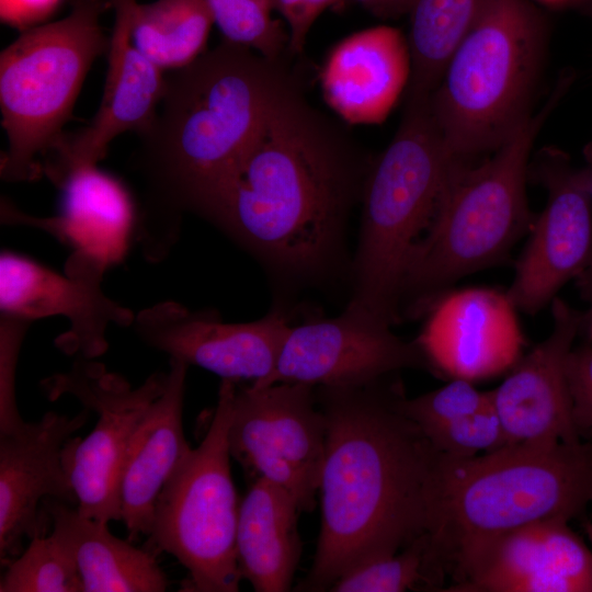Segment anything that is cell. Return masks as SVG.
Instances as JSON below:
<instances>
[{
	"mask_svg": "<svg viewBox=\"0 0 592 592\" xmlns=\"http://www.w3.org/2000/svg\"><path fill=\"white\" fill-rule=\"evenodd\" d=\"M390 327L348 307L339 317L291 327L274 371L252 385L352 387L429 366L418 342L400 339Z\"/></svg>",
	"mask_w": 592,
	"mask_h": 592,
	"instance_id": "5bb4252c",
	"label": "cell"
},
{
	"mask_svg": "<svg viewBox=\"0 0 592 592\" xmlns=\"http://www.w3.org/2000/svg\"><path fill=\"white\" fill-rule=\"evenodd\" d=\"M300 512L284 488L264 479L252 481L240 502L237 557L241 578L257 592L289 591L301 554L297 530Z\"/></svg>",
	"mask_w": 592,
	"mask_h": 592,
	"instance_id": "d4e9b609",
	"label": "cell"
},
{
	"mask_svg": "<svg viewBox=\"0 0 592 592\" xmlns=\"http://www.w3.org/2000/svg\"><path fill=\"white\" fill-rule=\"evenodd\" d=\"M107 8V0H75L66 16L21 32L1 52L0 109L9 143L0 161L4 181L43 174L90 67L109 49L100 23Z\"/></svg>",
	"mask_w": 592,
	"mask_h": 592,
	"instance_id": "ba28073f",
	"label": "cell"
},
{
	"mask_svg": "<svg viewBox=\"0 0 592 592\" xmlns=\"http://www.w3.org/2000/svg\"><path fill=\"white\" fill-rule=\"evenodd\" d=\"M5 567L0 592H83L72 557L52 533L31 538Z\"/></svg>",
	"mask_w": 592,
	"mask_h": 592,
	"instance_id": "f1b7e54d",
	"label": "cell"
},
{
	"mask_svg": "<svg viewBox=\"0 0 592 592\" xmlns=\"http://www.w3.org/2000/svg\"><path fill=\"white\" fill-rule=\"evenodd\" d=\"M591 502L592 442L508 444L470 458L441 453L428 534L433 562L456 584L501 535L570 521Z\"/></svg>",
	"mask_w": 592,
	"mask_h": 592,
	"instance_id": "277c9868",
	"label": "cell"
},
{
	"mask_svg": "<svg viewBox=\"0 0 592 592\" xmlns=\"http://www.w3.org/2000/svg\"><path fill=\"white\" fill-rule=\"evenodd\" d=\"M361 159L348 134L293 81L197 214L262 260L314 273L330 260L362 194L367 173Z\"/></svg>",
	"mask_w": 592,
	"mask_h": 592,
	"instance_id": "7a4b0ae2",
	"label": "cell"
},
{
	"mask_svg": "<svg viewBox=\"0 0 592 592\" xmlns=\"http://www.w3.org/2000/svg\"><path fill=\"white\" fill-rule=\"evenodd\" d=\"M237 383L221 379L204 439L171 475L155 506L149 543L153 553L172 555L186 569L182 591L236 592L242 580L236 543L240 502L228 443Z\"/></svg>",
	"mask_w": 592,
	"mask_h": 592,
	"instance_id": "9c48e42d",
	"label": "cell"
},
{
	"mask_svg": "<svg viewBox=\"0 0 592 592\" xmlns=\"http://www.w3.org/2000/svg\"><path fill=\"white\" fill-rule=\"evenodd\" d=\"M568 520L533 522L490 543L447 592H592V548Z\"/></svg>",
	"mask_w": 592,
	"mask_h": 592,
	"instance_id": "ffe728a7",
	"label": "cell"
},
{
	"mask_svg": "<svg viewBox=\"0 0 592 592\" xmlns=\"http://www.w3.org/2000/svg\"><path fill=\"white\" fill-rule=\"evenodd\" d=\"M384 378L317 387L326 419L321 527L298 591H329L351 569L429 534L441 452L402 411L400 385Z\"/></svg>",
	"mask_w": 592,
	"mask_h": 592,
	"instance_id": "6da1fadb",
	"label": "cell"
},
{
	"mask_svg": "<svg viewBox=\"0 0 592 592\" xmlns=\"http://www.w3.org/2000/svg\"><path fill=\"white\" fill-rule=\"evenodd\" d=\"M424 433L437 451L453 458H470L506 445L492 399L486 407Z\"/></svg>",
	"mask_w": 592,
	"mask_h": 592,
	"instance_id": "4dcf8cb0",
	"label": "cell"
},
{
	"mask_svg": "<svg viewBox=\"0 0 592 592\" xmlns=\"http://www.w3.org/2000/svg\"><path fill=\"white\" fill-rule=\"evenodd\" d=\"M31 322L0 316V434L22 426L15 399V371L24 335Z\"/></svg>",
	"mask_w": 592,
	"mask_h": 592,
	"instance_id": "d6a6232c",
	"label": "cell"
},
{
	"mask_svg": "<svg viewBox=\"0 0 592 592\" xmlns=\"http://www.w3.org/2000/svg\"><path fill=\"white\" fill-rule=\"evenodd\" d=\"M547 39L533 0H482L430 96L458 160L493 152L533 114Z\"/></svg>",
	"mask_w": 592,
	"mask_h": 592,
	"instance_id": "8992f818",
	"label": "cell"
},
{
	"mask_svg": "<svg viewBox=\"0 0 592 592\" xmlns=\"http://www.w3.org/2000/svg\"><path fill=\"white\" fill-rule=\"evenodd\" d=\"M582 168L584 169L589 179L592 193V143L585 146L584 164L582 166ZM580 278L583 297L589 304L588 314L585 315V325L588 327V333L592 339V252L590 261Z\"/></svg>",
	"mask_w": 592,
	"mask_h": 592,
	"instance_id": "8d00e7d4",
	"label": "cell"
},
{
	"mask_svg": "<svg viewBox=\"0 0 592 592\" xmlns=\"http://www.w3.org/2000/svg\"><path fill=\"white\" fill-rule=\"evenodd\" d=\"M167 377L166 372L155 373L133 388L123 376L83 357L67 373L41 382L48 399L71 395L98 415L86 437L69 439L62 449L82 515L105 523L121 521V481L127 449L146 410L164 390Z\"/></svg>",
	"mask_w": 592,
	"mask_h": 592,
	"instance_id": "30bf717a",
	"label": "cell"
},
{
	"mask_svg": "<svg viewBox=\"0 0 592 592\" xmlns=\"http://www.w3.org/2000/svg\"><path fill=\"white\" fill-rule=\"evenodd\" d=\"M213 24L204 0L137 1L130 38L161 71H174L189 66L205 52Z\"/></svg>",
	"mask_w": 592,
	"mask_h": 592,
	"instance_id": "484cf974",
	"label": "cell"
},
{
	"mask_svg": "<svg viewBox=\"0 0 592 592\" xmlns=\"http://www.w3.org/2000/svg\"><path fill=\"white\" fill-rule=\"evenodd\" d=\"M189 365L170 357L164 390L146 410L130 440L121 481V521L130 542L149 536L164 485L191 452L183 429Z\"/></svg>",
	"mask_w": 592,
	"mask_h": 592,
	"instance_id": "603a6c76",
	"label": "cell"
},
{
	"mask_svg": "<svg viewBox=\"0 0 592 592\" xmlns=\"http://www.w3.org/2000/svg\"><path fill=\"white\" fill-rule=\"evenodd\" d=\"M292 82L280 60L225 39L166 76L133 156L144 184L136 237L148 261L168 257L184 213L200 212Z\"/></svg>",
	"mask_w": 592,
	"mask_h": 592,
	"instance_id": "3957f363",
	"label": "cell"
},
{
	"mask_svg": "<svg viewBox=\"0 0 592 592\" xmlns=\"http://www.w3.org/2000/svg\"><path fill=\"white\" fill-rule=\"evenodd\" d=\"M407 37L390 25L353 33L330 52L320 72L327 104L350 124L382 123L407 91Z\"/></svg>",
	"mask_w": 592,
	"mask_h": 592,
	"instance_id": "44dd1931",
	"label": "cell"
},
{
	"mask_svg": "<svg viewBox=\"0 0 592 592\" xmlns=\"http://www.w3.org/2000/svg\"><path fill=\"white\" fill-rule=\"evenodd\" d=\"M550 305L548 337L521 356L490 391L506 445L581 441L573 421L567 361L585 316L558 296Z\"/></svg>",
	"mask_w": 592,
	"mask_h": 592,
	"instance_id": "ac0fdd59",
	"label": "cell"
},
{
	"mask_svg": "<svg viewBox=\"0 0 592 592\" xmlns=\"http://www.w3.org/2000/svg\"><path fill=\"white\" fill-rule=\"evenodd\" d=\"M592 7V5H591Z\"/></svg>",
	"mask_w": 592,
	"mask_h": 592,
	"instance_id": "60d3db41",
	"label": "cell"
},
{
	"mask_svg": "<svg viewBox=\"0 0 592 592\" xmlns=\"http://www.w3.org/2000/svg\"><path fill=\"white\" fill-rule=\"evenodd\" d=\"M584 528H585V533H587V535H588V537H589V539H590V542L592 544V522L585 523Z\"/></svg>",
	"mask_w": 592,
	"mask_h": 592,
	"instance_id": "ab89813d",
	"label": "cell"
},
{
	"mask_svg": "<svg viewBox=\"0 0 592 592\" xmlns=\"http://www.w3.org/2000/svg\"><path fill=\"white\" fill-rule=\"evenodd\" d=\"M561 79L544 106L533 113L480 163L457 161L445 182L432 219L410 255L400 292L414 306L462 277L505 260L533 223L526 197L535 139L568 86Z\"/></svg>",
	"mask_w": 592,
	"mask_h": 592,
	"instance_id": "5b68a950",
	"label": "cell"
},
{
	"mask_svg": "<svg viewBox=\"0 0 592 592\" xmlns=\"http://www.w3.org/2000/svg\"><path fill=\"white\" fill-rule=\"evenodd\" d=\"M378 18L391 19L407 14L409 0H356Z\"/></svg>",
	"mask_w": 592,
	"mask_h": 592,
	"instance_id": "74e56055",
	"label": "cell"
},
{
	"mask_svg": "<svg viewBox=\"0 0 592 592\" xmlns=\"http://www.w3.org/2000/svg\"><path fill=\"white\" fill-rule=\"evenodd\" d=\"M132 327L147 346L172 358L221 379L252 383L272 374L291 328L277 310L251 322H223L215 311H192L172 300L140 310Z\"/></svg>",
	"mask_w": 592,
	"mask_h": 592,
	"instance_id": "9a60e30c",
	"label": "cell"
},
{
	"mask_svg": "<svg viewBox=\"0 0 592 592\" xmlns=\"http://www.w3.org/2000/svg\"><path fill=\"white\" fill-rule=\"evenodd\" d=\"M314 389L301 383H237L228 432L230 455L247 476L284 488L300 511L316 505L325 459L326 419Z\"/></svg>",
	"mask_w": 592,
	"mask_h": 592,
	"instance_id": "8fae6325",
	"label": "cell"
},
{
	"mask_svg": "<svg viewBox=\"0 0 592 592\" xmlns=\"http://www.w3.org/2000/svg\"><path fill=\"white\" fill-rule=\"evenodd\" d=\"M506 293L474 287L445 294L431 308L415 340L429 366L471 383L510 371L523 335Z\"/></svg>",
	"mask_w": 592,
	"mask_h": 592,
	"instance_id": "d6986e66",
	"label": "cell"
},
{
	"mask_svg": "<svg viewBox=\"0 0 592 592\" xmlns=\"http://www.w3.org/2000/svg\"><path fill=\"white\" fill-rule=\"evenodd\" d=\"M567 376L574 424L581 434L592 429V346L573 348L567 361Z\"/></svg>",
	"mask_w": 592,
	"mask_h": 592,
	"instance_id": "836d02e7",
	"label": "cell"
},
{
	"mask_svg": "<svg viewBox=\"0 0 592 592\" xmlns=\"http://www.w3.org/2000/svg\"><path fill=\"white\" fill-rule=\"evenodd\" d=\"M444 579L437 572L423 535L395 555L362 563L340 577L332 592L442 591Z\"/></svg>",
	"mask_w": 592,
	"mask_h": 592,
	"instance_id": "83f0119b",
	"label": "cell"
},
{
	"mask_svg": "<svg viewBox=\"0 0 592 592\" xmlns=\"http://www.w3.org/2000/svg\"><path fill=\"white\" fill-rule=\"evenodd\" d=\"M52 534L72 557L83 592H162L169 581L152 550L114 536L109 523L57 499L42 504Z\"/></svg>",
	"mask_w": 592,
	"mask_h": 592,
	"instance_id": "cb8c5ba5",
	"label": "cell"
},
{
	"mask_svg": "<svg viewBox=\"0 0 592 592\" xmlns=\"http://www.w3.org/2000/svg\"><path fill=\"white\" fill-rule=\"evenodd\" d=\"M400 125L369 166L362 189V225L348 308L391 326L400 312L405 272L458 160L429 98L406 99Z\"/></svg>",
	"mask_w": 592,
	"mask_h": 592,
	"instance_id": "52a82bcc",
	"label": "cell"
},
{
	"mask_svg": "<svg viewBox=\"0 0 592 592\" xmlns=\"http://www.w3.org/2000/svg\"><path fill=\"white\" fill-rule=\"evenodd\" d=\"M482 0H409L411 76L407 96H430Z\"/></svg>",
	"mask_w": 592,
	"mask_h": 592,
	"instance_id": "4316f807",
	"label": "cell"
},
{
	"mask_svg": "<svg viewBox=\"0 0 592 592\" xmlns=\"http://www.w3.org/2000/svg\"><path fill=\"white\" fill-rule=\"evenodd\" d=\"M56 186L61 193L56 216H30L2 200L1 221L42 229L107 266L119 262L137 218L126 187L96 164L70 170Z\"/></svg>",
	"mask_w": 592,
	"mask_h": 592,
	"instance_id": "7402d4cb",
	"label": "cell"
},
{
	"mask_svg": "<svg viewBox=\"0 0 592 592\" xmlns=\"http://www.w3.org/2000/svg\"><path fill=\"white\" fill-rule=\"evenodd\" d=\"M114 10L107 71L100 107L90 124L64 134L43 161L55 184L70 170L102 160L111 141L125 132L140 134L151 123L163 95L166 76L133 44L130 25L137 0H107Z\"/></svg>",
	"mask_w": 592,
	"mask_h": 592,
	"instance_id": "e0dca14e",
	"label": "cell"
},
{
	"mask_svg": "<svg viewBox=\"0 0 592 592\" xmlns=\"http://www.w3.org/2000/svg\"><path fill=\"white\" fill-rule=\"evenodd\" d=\"M343 0H273L274 11L283 18L287 26L288 46L291 53L303 52L307 35L318 19L327 9L341 3Z\"/></svg>",
	"mask_w": 592,
	"mask_h": 592,
	"instance_id": "e575fe53",
	"label": "cell"
},
{
	"mask_svg": "<svg viewBox=\"0 0 592 592\" xmlns=\"http://www.w3.org/2000/svg\"><path fill=\"white\" fill-rule=\"evenodd\" d=\"M65 0H0V18L21 32L46 23Z\"/></svg>",
	"mask_w": 592,
	"mask_h": 592,
	"instance_id": "d590c367",
	"label": "cell"
},
{
	"mask_svg": "<svg viewBox=\"0 0 592 592\" xmlns=\"http://www.w3.org/2000/svg\"><path fill=\"white\" fill-rule=\"evenodd\" d=\"M224 39L280 60L288 34L276 21L273 0H204Z\"/></svg>",
	"mask_w": 592,
	"mask_h": 592,
	"instance_id": "f546056e",
	"label": "cell"
},
{
	"mask_svg": "<svg viewBox=\"0 0 592 592\" xmlns=\"http://www.w3.org/2000/svg\"><path fill=\"white\" fill-rule=\"evenodd\" d=\"M47 411L39 420L0 434V560L23 551V542L46 535L50 526L42 504L57 499L77 506V496L62 460V449L88 421Z\"/></svg>",
	"mask_w": 592,
	"mask_h": 592,
	"instance_id": "2e32d148",
	"label": "cell"
},
{
	"mask_svg": "<svg viewBox=\"0 0 592 592\" xmlns=\"http://www.w3.org/2000/svg\"><path fill=\"white\" fill-rule=\"evenodd\" d=\"M528 180L547 192L533 219L506 295L519 310L534 315L584 272L592 252V193L582 167L559 149L540 150L528 166Z\"/></svg>",
	"mask_w": 592,
	"mask_h": 592,
	"instance_id": "7c38bea8",
	"label": "cell"
},
{
	"mask_svg": "<svg viewBox=\"0 0 592 592\" xmlns=\"http://www.w3.org/2000/svg\"><path fill=\"white\" fill-rule=\"evenodd\" d=\"M109 266L73 250L60 274L25 255L4 250L0 254V316L33 322L62 316L70 322L56 346L66 354L93 360L109 349L110 325L129 327L135 314L103 292Z\"/></svg>",
	"mask_w": 592,
	"mask_h": 592,
	"instance_id": "4fadbf2b",
	"label": "cell"
},
{
	"mask_svg": "<svg viewBox=\"0 0 592 592\" xmlns=\"http://www.w3.org/2000/svg\"><path fill=\"white\" fill-rule=\"evenodd\" d=\"M491 402L490 391L478 390L471 382L452 379L447 385L415 398L401 396L402 411L423 431L443 425Z\"/></svg>",
	"mask_w": 592,
	"mask_h": 592,
	"instance_id": "1f68e13d",
	"label": "cell"
},
{
	"mask_svg": "<svg viewBox=\"0 0 592 592\" xmlns=\"http://www.w3.org/2000/svg\"><path fill=\"white\" fill-rule=\"evenodd\" d=\"M545 4H549V5H563V4H568V3H571L576 0H538Z\"/></svg>",
	"mask_w": 592,
	"mask_h": 592,
	"instance_id": "f35d334b",
	"label": "cell"
}]
</instances>
